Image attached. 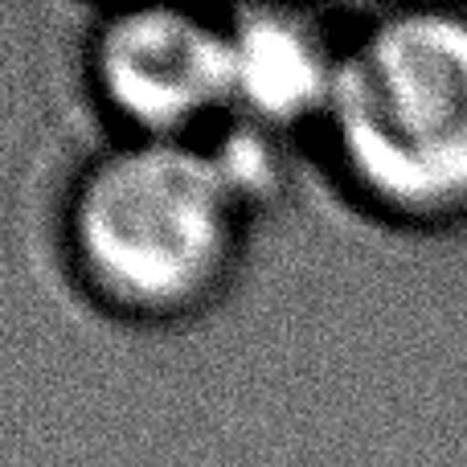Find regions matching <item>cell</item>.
Returning <instances> with one entry per match:
<instances>
[{"instance_id":"obj_4","label":"cell","mask_w":467,"mask_h":467,"mask_svg":"<svg viewBox=\"0 0 467 467\" xmlns=\"http://www.w3.org/2000/svg\"><path fill=\"white\" fill-rule=\"evenodd\" d=\"M234 29V119L287 144L312 140L337 74L340 29L320 13L238 8ZM226 123V128H230Z\"/></svg>"},{"instance_id":"obj_1","label":"cell","mask_w":467,"mask_h":467,"mask_svg":"<svg viewBox=\"0 0 467 467\" xmlns=\"http://www.w3.org/2000/svg\"><path fill=\"white\" fill-rule=\"evenodd\" d=\"M258 205L213 140L107 136L57 202V254L103 316L164 328L230 291Z\"/></svg>"},{"instance_id":"obj_2","label":"cell","mask_w":467,"mask_h":467,"mask_svg":"<svg viewBox=\"0 0 467 467\" xmlns=\"http://www.w3.org/2000/svg\"><path fill=\"white\" fill-rule=\"evenodd\" d=\"M312 140L348 205L394 230L467 226V5L340 25Z\"/></svg>"},{"instance_id":"obj_3","label":"cell","mask_w":467,"mask_h":467,"mask_svg":"<svg viewBox=\"0 0 467 467\" xmlns=\"http://www.w3.org/2000/svg\"><path fill=\"white\" fill-rule=\"evenodd\" d=\"M87 95L119 140H210L234 119L230 13L111 8L82 37Z\"/></svg>"}]
</instances>
